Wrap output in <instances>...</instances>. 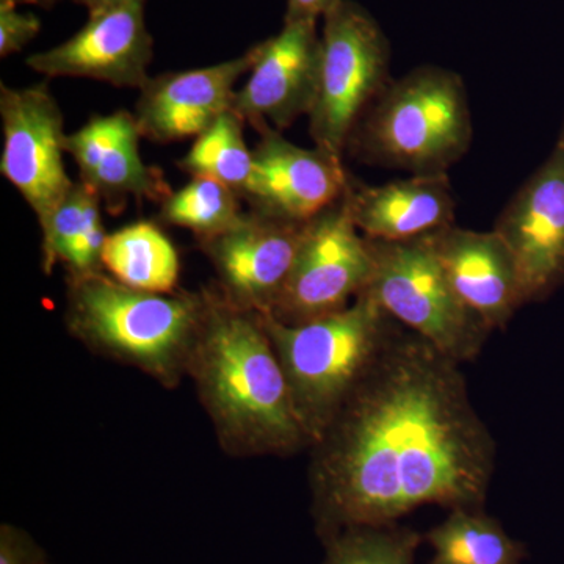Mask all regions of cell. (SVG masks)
<instances>
[{"label":"cell","instance_id":"6da1fadb","mask_svg":"<svg viewBox=\"0 0 564 564\" xmlns=\"http://www.w3.org/2000/svg\"><path fill=\"white\" fill-rule=\"evenodd\" d=\"M313 448L322 541L425 505L484 510L497 456L459 362L403 325Z\"/></svg>","mask_w":564,"mask_h":564},{"label":"cell","instance_id":"7a4b0ae2","mask_svg":"<svg viewBox=\"0 0 564 564\" xmlns=\"http://www.w3.org/2000/svg\"><path fill=\"white\" fill-rule=\"evenodd\" d=\"M188 372L234 454L284 455L310 445L259 314L210 293Z\"/></svg>","mask_w":564,"mask_h":564},{"label":"cell","instance_id":"3957f363","mask_svg":"<svg viewBox=\"0 0 564 564\" xmlns=\"http://www.w3.org/2000/svg\"><path fill=\"white\" fill-rule=\"evenodd\" d=\"M210 293L135 291L102 272L69 276V332L165 386L187 372Z\"/></svg>","mask_w":564,"mask_h":564},{"label":"cell","instance_id":"277c9868","mask_svg":"<svg viewBox=\"0 0 564 564\" xmlns=\"http://www.w3.org/2000/svg\"><path fill=\"white\" fill-rule=\"evenodd\" d=\"M259 317L284 370L311 447L400 326L366 291L345 310L299 325L282 323L270 314Z\"/></svg>","mask_w":564,"mask_h":564},{"label":"cell","instance_id":"5b68a950","mask_svg":"<svg viewBox=\"0 0 564 564\" xmlns=\"http://www.w3.org/2000/svg\"><path fill=\"white\" fill-rule=\"evenodd\" d=\"M473 140L462 76L425 65L384 88L356 124L345 152L369 165L441 174L462 161Z\"/></svg>","mask_w":564,"mask_h":564},{"label":"cell","instance_id":"8992f818","mask_svg":"<svg viewBox=\"0 0 564 564\" xmlns=\"http://www.w3.org/2000/svg\"><path fill=\"white\" fill-rule=\"evenodd\" d=\"M322 21L310 133L315 147L344 159L356 124L391 84V44L372 13L352 0H336Z\"/></svg>","mask_w":564,"mask_h":564},{"label":"cell","instance_id":"52a82bcc","mask_svg":"<svg viewBox=\"0 0 564 564\" xmlns=\"http://www.w3.org/2000/svg\"><path fill=\"white\" fill-rule=\"evenodd\" d=\"M367 240L373 270L364 291L400 325L448 358L459 364L474 361L492 329L452 288L430 234L402 242Z\"/></svg>","mask_w":564,"mask_h":564},{"label":"cell","instance_id":"ba28073f","mask_svg":"<svg viewBox=\"0 0 564 564\" xmlns=\"http://www.w3.org/2000/svg\"><path fill=\"white\" fill-rule=\"evenodd\" d=\"M373 258L348 207L347 192L304 226L292 272L270 315L299 325L343 311L367 288Z\"/></svg>","mask_w":564,"mask_h":564},{"label":"cell","instance_id":"9c48e42d","mask_svg":"<svg viewBox=\"0 0 564 564\" xmlns=\"http://www.w3.org/2000/svg\"><path fill=\"white\" fill-rule=\"evenodd\" d=\"M3 147L0 173L21 193L40 228L73 188L66 173L63 113L46 82L0 88Z\"/></svg>","mask_w":564,"mask_h":564},{"label":"cell","instance_id":"30bf717a","mask_svg":"<svg viewBox=\"0 0 564 564\" xmlns=\"http://www.w3.org/2000/svg\"><path fill=\"white\" fill-rule=\"evenodd\" d=\"M494 231L510 248L524 303L564 284V122L551 155L500 212Z\"/></svg>","mask_w":564,"mask_h":564},{"label":"cell","instance_id":"8fae6325","mask_svg":"<svg viewBox=\"0 0 564 564\" xmlns=\"http://www.w3.org/2000/svg\"><path fill=\"white\" fill-rule=\"evenodd\" d=\"M147 0H120L88 11V21L65 43L28 58L29 68L47 77H80L117 88H139L150 80L152 36Z\"/></svg>","mask_w":564,"mask_h":564},{"label":"cell","instance_id":"7c38bea8","mask_svg":"<svg viewBox=\"0 0 564 564\" xmlns=\"http://www.w3.org/2000/svg\"><path fill=\"white\" fill-rule=\"evenodd\" d=\"M304 226L250 210L226 231L199 240L217 272L223 299L251 313H272L292 272Z\"/></svg>","mask_w":564,"mask_h":564},{"label":"cell","instance_id":"4fadbf2b","mask_svg":"<svg viewBox=\"0 0 564 564\" xmlns=\"http://www.w3.org/2000/svg\"><path fill=\"white\" fill-rule=\"evenodd\" d=\"M318 21H284V28L252 47L247 84L234 95L232 110L259 133L282 132L310 115L317 88Z\"/></svg>","mask_w":564,"mask_h":564},{"label":"cell","instance_id":"5bb4252c","mask_svg":"<svg viewBox=\"0 0 564 564\" xmlns=\"http://www.w3.org/2000/svg\"><path fill=\"white\" fill-rule=\"evenodd\" d=\"M350 180L344 159L317 147H296L281 132L267 131L252 150V172L242 199L265 217L307 223L339 202Z\"/></svg>","mask_w":564,"mask_h":564},{"label":"cell","instance_id":"9a60e30c","mask_svg":"<svg viewBox=\"0 0 564 564\" xmlns=\"http://www.w3.org/2000/svg\"><path fill=\"white\" fill-rule=\"evenodd\" d=\"M252 61L251 47L232 61L150 77L133 113L141 137L166 144L202 135L232 110L237 82L250 73Z\"/></svg>","mask_w":564,"mask_h":564},{"label":"cell","instance_id":"2e32d148","mask_svg":"<svg viewBox=\"0 0 564 564\" xmlns=\"http://www.w3.org/2000/svg\"><path fill=\"white\" fill-rule=\"evenodd\" d=\"M140 139L135 115L126 110L96 115L79 131L66 133L65 152L76 163L82 184L111 215L121 214L129 199L162 203L172 193L161 170L141 159Z\"/></svg>","mask_w":564,"mask_h":564},{"label":"cell","instance_id":"e0dca14e","mask_svg":"<svg viewBox=\"0 0 564 564\" xmlns=\"http://www.w3.org/2000/svg\"><path fill=\"white\" fill-rule=\"evenodd\" d=\"M452 288L491 329L505 328L524 303L513 254L496 231L448 226L430 234Z\"/></svg>","mask_w":564,"mask_h":564},{"label":"cell","instance_id":"ac0fdd59","mask_svg":"<svg viewBox=\"0 0 564 564\" xmlns=\"http://www.w3.org/2000/svg\"><path fill=\"white\" fill-rule=\"evenodd\" d=\"M347 202L366 239L402 242L455 225V198L447 173L413 174L383 185L350 180Z\"/></svg>","mask_w":564,"mask_h":564},{"label":"cell","instance_id":"d6986e66","mask_svg":"<svg viewBox=\"0 0 564 564\" xmlns=\"http://www.w3.org/2000/svg\"><path fill=\"white\" fill-rule=\"evenodd\" d=\"M102 202L82 182H74L68 195L52 215L43 234V270L52 273L63 263L69 276L102 272L107 236L101 217Z\"/></svg>","mask_w":564,"mask_h":564},{"label":"cell","instance_id":"ffe728a7","mask_svg":"<svg viewBox=\"0 0 564 564\" xmlns=\"http://www.w3.org/2000/svg\"><path fill=\"white\" fill-rule=\"evenodd\" d=\"M102 267L135 291L176 292L181 261L176 248L155 223L135 221L109 234Z\"/></svg>","mask_w":564,"mask_h":564},{"label":"cell","instance_id":"44dd1931","mask_svg":"<svg viewBox=\"0 0 564 564\" xmlns=\"http://www.w3.org/2000/svg\"><path fill=\"white\" fill-rule=\"evenodd\" d=\"M423 538L433 549L429 564H522L527 556L525 545L484 510H452Z\"/></svg>","mask_w":564,"mask_h":564},{"label":"cell","instance_id":"7402d4cb","mask_svg":"<svg viewBox=\"0 0 564 564\" xmlns=\"http://www.w3.org/2000/svg\"><path fill=\"white\" fill-rule=\"evenodd\" d=\"M243 126L236 111H226L196 137L177 165L192 177H210L228 185L242 198L252 172V150L245 141Z\"/></svg>","mask_w":564,"mask_h":564},{"label":"cell","instance_id":"603a6c76","mask_svg":"<svg viewBox=\"0 0 564 564\" xmlns=\"http://www.w3.org/2000/svg\"><path fill=\"white\" fill-rule=\"evenodd\" d=\"M239 193L210 177H193L161 203L159 220L188 229L199 240L231 228L242 217Z\"/></svg>","mask_w":564,"mask_h":564},{"label":"cell","instance_id":"cb8c5ba5","mask_svg":"<svg viewBox=\"0 0 564 564\" xmlns=\"http://www.w3.org/2000/svg\"><path fill=\"white\" fill-rule=\"evenodd\" d=\"M423 536L399 524L359 525L328 540L322 564H414Z\"/></svg>","mask_w":564,"mask_h":564},{"label":"cell","instance_id":"d4e9b609","mask_svg":"<svg viewBox=\"0 0 564 564\" xmlns=\"http://www.w3.org/2000/svg\"><path fill=\"white\" fill-rule=\"evenodd\" d=\"M41 31V20L32 11H21L18 0H0V57L21 52Z\"/></svg>","mask_w":564,"mask_h":564},{"label":"cell","instance_id":"484cf974","mask_svg":"<svg viewBox=\"0 0 564 564\" xmlns=\"http://www.w3.org/2000/svg\"><path fill=\"white\" fill-rule=\"evenodd\" d=\"M0 564H50L31 534L18 527H0Z\"/></svg>","mask_w":564,"mask_h":564},{"label":"cell","instance_id":"4316f807","mask_svg":"<svg viewBox=\"0 0 564 564\" xmlns=\"http://www.w3.org/2000/svg\"><path fill=\"white\" fill-rule=\"evenodd\" d=\"M336 0H288L284 21H318Z\"/></svg>","mask_w":564,"mask_h":564},{"label":"cell","instance_id":"83f0119b","mask_svg":"<svg viewBox=\"0 0 564 564\" xmlns=\"http://www.w3.org/2000/svg\"><path fill=\"white\" fill-rule=\"evenodd\" d=\"M62 2H73L76 6L85 7L88 11H93L110 6V3L120 2V0H18L20 6L44 7V9H52V7Z\"/></svg>","mask_w":564,"mask_h":564}]
</instances>
